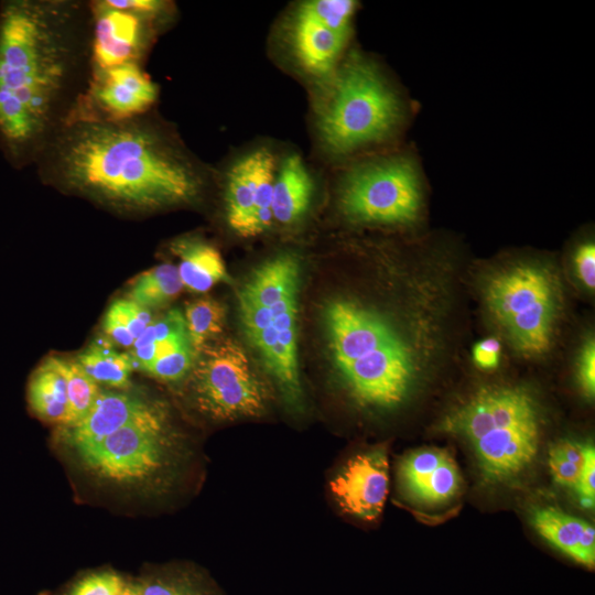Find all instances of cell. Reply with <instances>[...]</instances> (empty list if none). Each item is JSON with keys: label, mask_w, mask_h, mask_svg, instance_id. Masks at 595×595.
<instances>
[{"label": "cell", "mask_w": 595, "mask_h": 595, "mask_svg": "<svg viewBox=\"0 0 595 595\" xmlns=\"http://www.w3.org/2000/svg\"><path fill=\"white\" fill-rule=\"evenodd\" d=\"M299 262L292 255H280L255 269L240 292L270 309L298 290Z\"/></svg>", "instance_id": "20"}, {"label": "cell", "mask_w": 595, "mask_h": 595, "mask_svg": "<svg viewBox=\"0 0 595 595\" xmlns=\"http://www.w3.org/2000/svg\"><path fill=\"white\" fill-rule=\"evenodd\" d=\"M536 531L573 561L593 569L595 530L588 522L554 507H541L531 515Z\"/></svg>", "instance_id": "15"}, {"label": "cell", "mask_w": 595, "mask_h": 595, "mask_svg": "<svg viewBox=\"0 0 595 595\" xmlns=\"http://www.w3.org/2000/svg\"><path fill=\"white\" fill-rule=\"evenodd\" d=\"M273 159L258 150L235 164L228 174L226 213L229 226L244 237L263 232L272 223Z\"/></svg>", "instance_id": "11"}, {"label": "cell", "mask_w": 595, "mask_h": 595, "mask_svg": "<svg viewBox=\"0 0 595 595\" xmlns=\"http://www.w3.org/2000/svg\"><path fill=\"white\" fill-rule=\"evenodd\" d=\"M238 304L245 332L250 340L272 324L270 309L262 306L239 291Z\"/></svg>", "instance_id": "30"}, {"label": "cell", "mask_w": 595, "mask_h": 595, "mask_svg": "<svg viewBox=\"0 0 595 595\" xmlns=\"http://www.w3.org/2000/svg\"><path fill=\"white\" fill-rule=\"evenodd\" d=\"M542 424L540 403L528 387L490 383L453 407L437 429L466 441L484 483L501 485L519 478L534 463Z\"/></svg>", "instance_id": "3"}, {"label": "cell", "mask_w": 595, "mask_h": 595, "mask_svg": "<svg viewBox=\"0 0 595 595\" xmlns=\"http://www.w3.org/2000/svg\"><path fill=\"white\" fill-rule=\"evenodd\" d=\"M158 96L159 87L142 64L128 63L93 72L69 119L130 120L151 112Z\"/></svg>", "instance_id": "10"}, {"label": "cell", "mask_w": 595, "mask_h": 595, "mask_svg": "<svg viewBox=\"0 0 595 595\" xmlns=\"http://www.w3.org/2000/svg\"><path fill=\"white\" fill-rule=\"evenodd\" d=\"M171 250L177 256L178 274L188 291L203 293L219 282L229 281L224 260L213 246L197 238H180Z\"/></svg>", "instance_id": "16"}, {"label": "cell", "mask_w": 595, "mask_h": 595, "mask_svg": "<svg viewBox=\"0 0 595 595\" xmlns=\"http://www.w3.org/2000/svg\"><path fill=\"white\" fill-rule=\"evenodd\" d=\"M489 320L521 357L537 359L553 347L564 314V290L558 271L536 259L508 261L480 281Z\"/></svg>", "instance_id": "4"}, {"label": "cell", "mask_w": 595, "mask_h": 595, "mask_svg": "<svg viewBox=\"0 0 595 595\" xmlns=\"http://www.w3.org/2000/svg\"><path fill=\"white\" fill-rule=\"evenodd\" d=\"M293 40L302 65L314 74L327 73L343 50L346 36L296 14Z\"/></svg>", "instance_id": "18"}, {"label": "cell", "mask_w": 595, "mask_h": 595, "mask_svg": "<svg viewBox=\"0 0 595 595\" xmlns=\"http://www.w3.org/2000/svg\"><path fill=\"white\" fill-rule=\"evenodd\" d=\"M422 206L412 162L393 158L364 164L349 173L340 193L344 214L357 223L409 225Z\"/></svg>", "instance_id": "6"}, {"label": "cell", "mask_w": 595, "mask_h": 595, "mask_svg": "<svg viewBox=\"0 0 595 595\" xmlns=\"http://www.w3.org/2000/svg\"><path fill=\"white\" fill-rule=\"evenodd\" d=\"M196 358L193 389L202 411L219 420L261 413L262 386L237 343L226 339L205 345Z\"/></svg>", "instance_id": "7"}, {"label": "cell", "mask_w": 595, "mask_h": 595, "mask_svg": "<svg viewBox=\"0 0 595 595\" xmlns=\"http://www.w3.org/2000/svg\"><path fill=\"white\" fill-rule=\"evenodd\" d=\"M31 411L45 421L68 424L66 382L55 357L45 359L31 375L26 389Z\"/></svg>", "instance_id": "19"}, {"label": "cell", "mask_w": 595, "mask_h": 595, "mask_svg": "<svg viewBox=\"0 0 595 595\" xmlns=\"http://www.w3.org/2000/svg\"><path fill=\"white\" fill-rule=\"evenodd\" d=\"M574 269L582 285L594 291L595 288V246L592 241L581 244L574 252Z\"/></svg>", "instance_id": "33"}, {"label": "cell", "mask_w": 595, "mask_h": 595, "mask_svg": "<svg viewBox=\"0 0 595 595\" xmlns=\"http://www.w3.org/2000/svg\"><path fill=\"white\" fill-rule=\"evenodd\" d=\"M120 595H139L138 584H126L125 583Z\"/></svg>", "instance_id": "36"}, {"label": "cell", "mask_w": 595, "mask_h": 595, "mask_svg": "<svg viewBox=\"0 0 595 595\" xmlns=\"http://www.w3.org/2000/svg\"><path fill=\"white\" fill-rule=\"evenodd\" d=\"M196 354L191 344H187L151 363L144 371L164 380L175 381L184 377L194 367Z\"/></svg>", "instance_id": "28"}, {"label": "cell", "mask_w": 595, "mask_h": 595, "mask_svg": "<svg viewBox=\"0 0 595 595\" xmlns=\"http://www.w3.org/2000/svg\"><path fill=\"white\" fill-rule=\"evenodd\" d=\"M75 361L97 383L116 388L129 385L133 368L130 355L115 350L102 339L91 343Z\"/></svg>", "instance_id": "21"}, {"label": "cell", "mask_w": 595, "mask_h": 595, "mask_svg": "<svg viewBox=\"0 0 595 595\" xmlns=\"http://www.w3.org/2000/svg\"><path fill=\"white\" fill-rule=\"evenodd\" d=\"M151 323L149 309L129 299H120L106 312L102 328L109 339L119 346L130 348Z\"/></svg>", "instance_id": "23"}, {"label": "cell", "mask_w": 595, "mask_h": 595, "mask_svg": "<svg viewBox=\"0 0 595 595\" xmlns=\"http://www.w3.org/2000/svg\"><path fill=\"white\" fill-rule=\"evenodd\" d=\"M139 595H207L201 584L184 574L150 577L138 584Z\"/></svg>", "instance_id": "27"}, {"label": "cell", "mask_w": 595, "mask_h": 595, "mask_svg": "<svg viewBox=\"0 0 595 595\" xmlns=\"http://www.w3.org/2000/svg\"><path fill=\"white\" fill-rule=\"evenodd\" d=\"M190 343L197 353L218 335L225 323V309L212 298L197 299L185 305L183 314Z\"/></svg>", "instance_id": "24"}, {"label": "cell", "mask_w": 595, "mask_h": 595, "mask_svg": "<svg viewBox=\"0 0 595 595\" xmlns=\"http://www.w3.org/2000/svg\"><path fill=\"white\" fill-rule=\"evenodd\" d=\"M164 418L136 422L76 452L83 464L101 478L136 483L161 468L166 456Z\"/></svg>", "instance_id": "9"}, {"label": "cell", "mask_w": 595, "mask_h": 595, "mask_svg": "<svg viewBox=\"0 0 595 595\" xmlns=\"http://www.w3.org/2000/svg\"><path fill=\"white\" fill-rule=\"evenodd\" d=\"M355 8L356 3L349 0H313L303 3L298 14L346 36Z\"/></svg>", "instance_id": "26"}, {"label": "cell", "mask_w": 595, "mask_h": 595, "mask_svg": "<svg viewBox=\"0 0 595 595\" xmlns=\"http://www.w3.org/2000/svg\"><path fill=\"white\" fill-rule=\"evenodd\" d=\"M404 493L413 501L437 506L453 500L462 488V477L451 454L441 448H420L408 454L400 465Z\"/></svg>", "instance_id": "14"}, {"label": "cell", "mask_w": 595, "mask_h": 595, "mask_svg": "<svg viewBox=\"0 0 595 595\" xmlns=\"http://www.w3.org/2000/svg\"><path fill=\"white\" fill-rule=\"evenodd\" d=\"M55 364L66 382L68 424L65 426H68L78 422L87 414L98 397L100 389L98 383L75 360L55 357Z\"/></svg>", "instance_id": "25"}, {"label": "cell", "mask_w": 595, "mask_h": 595, "mask_svg": "<svg viewBox=\"0 0 595 595\" xmlns=\"http://www.w3.org/2000/svg\"><path fill=\"white\" fill-rule=\"evenodd\" d=\"M400 102L376 68L358 57L337 73L320 115L325 147L343 154L380 140L397 126Z\"/></svg>", "instance_id": "5"}, {"label": "cell", "mask_w": 595, "mask_h": 595, "mask_svg": "<svg viewBox=\"0 0 595 595\" xmlns=\"http://www.w3.org/2000/svg\"><path fill=\"white\" fill-rule=\"evenodd\" d=\"M312 192V178L301 158L295 154L286 158L273 181V220L281 224L296 220L307 209Z\"/></svg>", "instance_id": "17"}, {"label": "cell", "mask_w": 595, "mask_h": 595, "mask_svg": "<svg viewBox=\"0 0 595 595\" xmlns=\"http://www.w3.org/2000/svg\"><path fill=\"white\" fill-rule=\"evenodd\" d=\"M501 344L495 337H487L477 342L472 350V358L476 367L491 370L499 364Z\"/></svg>", "instance_id": "35"}, {"label": "cell", "mask_w": 595, "mask_h": 595, "mask_svg": "<svg viewBox=\"0 0 595 595\" xmlns=\"http://www.w3.org/2000/svg\"><path fill=\"white\" fill-rule=\"evenodd\" d=\"M90 12V73L142 64L167 4L159 0H94Z\"/></svg>", "instance_id": "8"}, {"label": "cell", "mask_w": 595, "mask_h": 595, "mask_svg": "<svg viewBox=\"0 0 595 595\" xmlns=\"http://www.w3.org/2000/svg\"><path fill=\"white\" fill-rule=\"evenodd\" d=\"M159 418H164L162 411L137 396L100 390L87 414L65 428L63 439L77 451L123 426Z\"/></svg>", "instance_id": "13"}, {"label": "cell", "mask_w": 595, "mask_h": 595, "mask_svg": "<svg viewBox=\"0 0 595 595\" xmlns=\"http://www.w3.org/2000/svg\"><path fill=\"white\" fill-rule=\"evenodd\" d=\"M90 76V12L78 0L0 1V152L34 165Z\"/></svg>", "instance_id": "1"}, {"label": "cell", "mask_w": 595, "mask_h": 595, "mask_svg": "<svg viewBox=\"0 0 595 595\" xmlns=\"http://www.w3.org/2000/svg\"><path fill=\"white\" fill-rule=\"evenodd\" d=\"M548 464L555 484L575 489L582 467L564 458L552 446L549 451Z\"/></svg>", "instance_id": "34"}, {"label": "cell", "mask_w": 595, "mask_h": 595, "mask_svg": "<svg viewBox=\"0 0 595 595\" xmlns=\"http://www.w3.org/2000/svg\"><path fill=\"white\" fill-rule=\"evenodd\" d=\"M577 382L588 399L595 394V342L587 337L583 343L576 359Z\"/></svg>", "instance_id": "31"}, {"label": "cell", "mask_w": 595, "mask_h": 595, "mask_svg": "<svg viewBox=\"0 0 595 595\" xmlns=\"http://www.w3.org/2000/svg\"><path fill=\"white\" fill-rule=\"evenodd\" d=\"M183 289L177 267L163 263L141 273L129 290V300L145 307L169 303Z\"/></svg>", "instance_id": "22"}, {"label": "cell", "mask_w": 595, "mask_h": 595, "mask_svg": "<svg viewBox=\"0 0 595 595\" xmlns=\"http://www.w3.org/2000/svg\"><path fill=\"white\" fill-rule=\"evenodd\" d=\"M595 450L589 443L585 447V461L575 490L582 507L589 509L595 501Z\"/></svg>", "instance_id": "32"}, {"label": "cell", "mask_w": 595, "mask_h": 595, "mask_svg": "<svg viewBox=\"0 0 595 595\" xmlns=\"http://www.w3.org/2000/svg\"><path fill=\"white\" fill-rule=\"evenodd\" d=\"M151 112L125 121L69 119L36 160L39 176L118 210L193 201L202 186L199 172Z\"/></svg>", "instance_id": "2"}, {"label": "cell", "mask_w": 595, "mask_h": 595, "mask_svg": "<svg viewBox=\"0 0 595 595\" xmlns=\"http://www.w3.org/2000/svg\"><path fill=\"white\" fill-rule=\"evenodd\" d=\"M125 582L113 572L86 575L72 587L68 595H120Z\"/></svg>", "instance_id": "29"}, {"label": "cell", "mask_w": 595, "mask_h": 595, "mask_svg": "<svg viewBox=\"0 0 595 595\" xmlns=\"http://www.w3.org/2000/svg\"><path fill=\"white\" fill-rule=\"evenodd\" d=\"M387 451L378 447L354 456L331 482L342 509L349 515L374 520L381 513L389 486Z\"/></svg>", "instance_id": "12"}]
</instances>
